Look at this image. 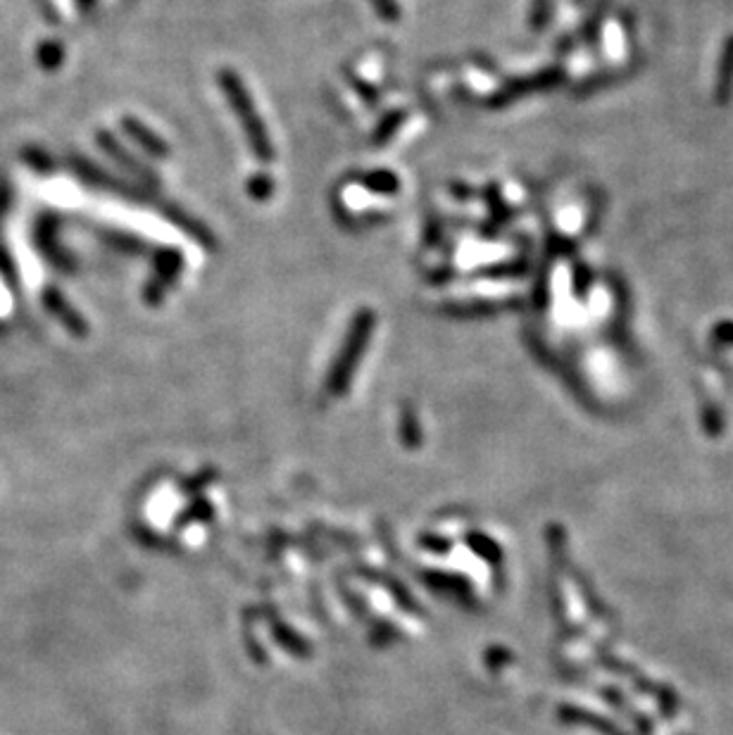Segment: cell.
Returning <instances> with one entry per match:
<instances>
[{"instance_id":"obj_1","label":"cell","mask_w":733,"mask_h":735,"mask_svg":"<svg viewBox=\"0 0 733 735\" xmlns=\"http://www.w3.org/2000/svg\"><path fill=\"white\" fill-rule=\"evenodd\" d=\"M222 84H224V91H227V96L231 100V105H234L238 117H241L243 129H246V134L250 138V143H253L255 153H258V157H262V160H272L274 153H272V148H269L265 127H262L255 105L250 103L248 91L243 89L241 81H238V77H234L231 72H224Z\"/></svg>"}]
</instances>
